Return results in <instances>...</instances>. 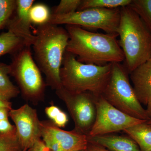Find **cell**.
<instances>
[{"label":"cell","instance_id":"obj_1","mask_svg":"<svg viewBox=\"0 0 151 151\" xmlns=\"http://www.w3.org/2000/svg\"><path fill=\"white\" fill-rule=\"evenodd\" d=\"M65 27L69 37L66 51L79 62L102 66L124 61L118 35L93 32L77 26L66 25Z\"/></svg>","mask_w":151,"mask_h":151},{"label":"cell","instance_id":"obj_2","mask_svg":"<svg viewBox=\"0 0 151 151\" xmlns=\"http://www.w3.org/2000/svg\"><path fill=\"white\" fill-rule=\"evenodd\" d=\"M32 45L35 60L46 77L47 86L55 90L62 87L60 73L69 35L65 29L47 23L37 26Z\"/></svg>","mask_w":151,"mask_h":151},{"label":"cell","instance_id":"obj_3","mask_svg":"<svg viewBox=\"0 0 151 151\" xmlns=\"http://www.w3.org/2000/svg\"><path fill=\"white\" fill-rule=\"evenodd\" d=\"M118 34L129 74L151 58V32L137 14L129 6L120 8Z\"/></svg>","mask_w":151,"mask_h":151},{"label":"cell","instance_id":"obj_4","mask_svg":"<svg viewBox=\"0 0 151 151\" xmlns=\"http://www.w3.org/2000/svg\"><path fill=\"white\" fill-rule=\"evenodd\" d=\"M112 68V63L101 66L82 63L65 51L60 73L62 86L71 92L102 95L110 80Z\"/></svg>","mask_w":151,"mask_h":151},{"label":"cell","instance_id":"obj_5","mask_svg":"<svg viewBox=\"0 0 151 151\" xmlns=\"http://www.w3.org/2000/svg\"><path fill=\"white\" fill-rule=\"evenodd\" d=\"M129 72L121 63H112L110 80L102 96L114 107L129 116L140 120L150 118L130 83Z\"/></svg>","mask_w":151,"mask_h":151},{"label":"cell","instance_id":"obj_6","mask_svg":"<svg viewBox=\"0 0 151 151\" xmlns=\"http://www.w3.org/2000/svg\"><path fill=\"white\" fill-rule=\"evenodd\" d=\"M12 55L10 75L15 79L23 97L34 104L42 101L47 85L33 58L31 47L25 46Z\"/></svg>","mask_w":151,"mask_h":151},{"label":"cell","instance_id":"obj_7","mask_svg":"<svg viewBox=\"0 0 151 151\" xmlns=\"http://www.w3.org/2000/svg\"><path fill=\"white\" fill-rule=\"evenodd\" d=\"M120 8H92L63 15H52L49 23L77 26L93 30L101 29L105 33L118 35Z\"/></svg>","mask_w":151,"mask_h":151},{"label":"cell","instance_id":"obj_8","mask_svg":"<svg viewBox=\"0 0 151 151\" xmlns=\"http://www.w3.org/2000/svg\"><path fill=\"white\" fill-rule=\"evenodd\" d=\"M55 93L66 105L75 124L74 130L87 136L96 119V96L89 92H70L63 87Z\"/></svg>","mask_w":151,"mask_h":151},{"label":"cell","instance_id":"obj_9","mask_svg":"<svg viewBox=\"0 0 151 151\" xmlns=\"http://www.w3.org/2000/svg\"><path fill=\"white\" fill-rule=\"evenodd\" d=\"M95 104L96 119L87 136L109 134L124 131L130 127L147 122L123 113L108 103L101 95L95 97Z\"/></svg>","mask_w":151,"mask_h":151},{"label":"cell","instance_id":"obj_10","mask_svg":"<svg viewBox=\"0 0 151 151\" xmlns=\"http://www.w3.org/2000/svg\"><path fill=\"white\" fill-rule=\"evenodd\" d=\"M9 116L15 125L17 136L22 149L29 150L41 137L40 122L36 110L26 104L18 109H12Z\"/></svg>","mask_w":151,"mask_h":151},{"label":"cell","instance_id":"obj_11","mask_svg":"<svg viewBox=\"0 0 151 151\" xmlns=\"http://www.w3.org/2000/svg\"><path fill=\"white\" fill-rule=\"evenodd\" d=\"M34 0H17L15 11L9 21L6 27L8 31L22 38L27 46L32 45L35 35L31 32V23L29 11Z\"/></svg>","mask_w":151,"mask_h":151},{"label":"cell","instance_id":"obj_12","mask_svg":"<svg viewBox=\"0 0 151 151\" xmlns=\"http://www.w3.org/2000/svg\"><path fill=\"white\" fill-rule=\"evenodd\" d=\"M40 127L55 139L61 147L62 151L86 150L89 142L87 135L73 129L64 131L57 127L51 121H42Z\"/></svg>","mask_w":151,"mask_h":151},{"label":"cell","instance_id":"obj_13","mask_svg":"<svg viewBox=\"0 0 151 151\" xmlns=\"http://www.w3.org/2000/svg\"><path fill=\"white\" fill-rule=\"evenodd\" d=\"M130 78L138 100L147 105L151 101V58L130 73Z\"/></svg>","mask_w":151,"mask_h":151},{"label":"cell","instance_id":"obj_14","mask_svg":"<svg viewBox=\"0 0 151 151\" xmlns=\"http://www.w3.org/2000/svg\"><path fill=\"white\" fill-rule=\"evenodd\" d=\"M87 139L89 143L111 151H141L137 143L129 137L106 134L87 136Z\"/></svg>","mask_w":151,"mask_h":151},{"label":"cell","instance_id":"obj_15","mask_svg":"<svg viewBox=\"0 0 151 151\" xmlns=\"http://www.w3.org/2000/svg\"><path fill=\"white\" fill-rule=\"evenodd\" d=\"M147 122L123 131L137 143L141 151H151V127Z\"/></svg>","mask_w":151,"mask_h":151},{"label":"cell","instance_id":"obj_16","mask_svg":"<svg viewBox=\"0 0 151 151\" xmlns=\"http://www.w3.org/2000/svg\"><path fill=\"white\" fill-rule=\"evenodd\" d=\"M10 65L0 62V95L9 100L17 97L20 92L10 79Z\"/></svg>","mask_w":151,"mask_h":151},{"label":"cell","instance_id":"obj_17","mask_svg":"<svg viewBox=\"0 0 151 151\" xmlns=\"http://www.w3.org/2000/svg\"><path fill=\"white\" fill-rule=\"evenodd\" d=\"M27 46L24 41L11 32L0 35V57L7 54L12 55Z\"/></svg>","mask_w":151,"mask_h":151},{"label":"cell","instance_id":"obj_18","mask_svg":"<svg viewBox=\"0 0 151 151\" xmlns=\"http://www.w3.org/2000/svg\"><path fill=\"white\" fill-rule=\"evenodd\" d=\"M132 0H82L78 11L92 8L117 9L129 5Z\"/></svg>","mask_w":151,"mask_h":151},{"label":"cell","instance_id":"obj_19","mask_svg":"<svg viewBox=\"0 0 151 151\" xmlns=\"http://www.w3.org/2000/svg\"><path fill=\"white\" fill-rule=\"evenodd\" d=\"M51 15L50 9L45 4H35L30 9L29 16L31 23L37 26L49 23Z\"/></svg>","mask_w":151,"mask_h":151},{"label":"cell","instance_id":"obj_20","mask_svg":"<svg viewBox=\"0 0 151 151\" xmlns=\"http://www.w3.org/2000/svg\"><path fill=\"white\" fill-rule=\"evenodd\" d=\"M129 6L137 14L151 32V0H132Z\"/></svg>","mask_w":151,"mask_h":151},{"label":"cell","instance_id":"obj_21","mask_svg":"<svg viewBox=\"0 0 151 151\" xmlns=\"http://www.w3.org/2000/svg\"><path fill=\"white\" fill-rule=\"evenodd\" d=\"M16 6L17 0H0V31L6 27Z\"/></svg>","mask_w":151,"mask_h":151},{"label":"cell","instance_id":"obj_22","mask_svg":"<svg viewBox=\"0 0 151 151\" xmlns=\"http://www.w3.org/2000/svg\"><path fill=\"white\" fill-rule=\"evenodd\" d=\"M23 150L19 142L16 130L6 134H0V151H22Z\"/></svg>","mask_w":151,"mask_h":151},{"label":"cell","instance_id":"obj_23","mask_svg":"<svg viewBox=\"0 0 151 151\" xmlns=\"http://www.w3.org/2000/svg\"><path fill=\"white\" fill-rule=\"evenodd\" d=\"M82 0H61L58 5L55 7L52 15H63L73 13L78 11Z\"/></svg>","mask_w":151,"mask_h":151},{"label":"cell","instance_id":"obj_24","mask_svg":"<svg viewBox=\"0 0 151 151\" xmlns=\"http://www.w3.org/2000/svg\"><path fill=\"white\" fill-rule=\"evenodd\" d=\"M45 112L47 116L57 127H64L68 122V118L65 112L54 105L46 107Z\"/></svg>","mask_w":151,"mask_h":151},{"label":"cell","instance_id":"obj_25","mask_svg":"<svg viewBox=\"0 0 151 151\" xmlns=\"http://www.w3.org/2000/svg\"><path fill=\"white\" fill-rule=\"evenodd\" d=\"M41 137L47 147L52 151H62L61 147L52 136L48 132L41 128Z\"/></svg>","mask_w":151,"mask_h":151},{"label":"cell","instance_id":"obj_26","mask_svg":"<svg viewBox=\"0 0 151 151\" xmlns=\"http://www.w3.org/2000/svg\"><path fill=\"white\" fill-rule=\"evenodd\" d=\"M16 130L15 126L11 124L8 119L0 121V134H9Z\"/></svg>","mask_w":151,"mask_h":151},{"label":"cell","instance_id":"obj_27","mask_svg":"<svg viewBox=\"0 0 151 151\" xmlns=\"http://www.w3.org/2000/svg\"><path fill=\"white\" fill-rule=\"evenodd\" d=\"M29 151H52L47 147L43 140L40 139L36 141L32 147L28 150Z\"/></svg>","mask_w":151,"mask_h":151},{"label":"cell","instance_id":"obj_28","mask_svg":"<svg viewBox=\"0 0 151 151\" xmlns=\"http://www.w3.org/2000/svg\"><path fill=\"white\" fill-rule=\"evenodd\" d=\"M0 108H5L12 110V103L10 100H8L0 95Z\"/></svg>","mask_w":151,"mask_h":151},{"label":"cell","instance_id":"obj_29","mask_svg":"<svg viewBox=\"0 0 151 151\" xmlns=\"http://www.w3.org/2000/svg\"><path fill=\"white\" fill-rule=\"evenodd\" d=\"M85 151H110L103 148V147L89 143L88 147Z\"/></svg>","mask_w":151,"mask_h":151},{"label":"cell","instance_id":"obj_30","mask_svg":"<svg viewBox=\"0 0 151 151\" xmlns=\"http://www.w3.org/2000/svg\"><path fill=\"white\" fill-rule=\"evenodd\" d=\"M11 110L5 108H0V121L8 119L9 113Z\"/></svg>","mask_w":151,"mask_h":151},{"label":"cell","instance_id":"obj_31","mask_svg":"<svg viewBox=\"0 0 151 151\" xmlns=\"http://www.w3.org/2000/svg\"><path fill=\"white\" fill-rule=\"evenodd\" d=\"M146 110L148 116L150 119H151V101L147 105Z\"/></svg>","mask_w":151,"mask_h":151},{"label":"cell","instance_id":"obj_32","mask_svg":"<svg viewBox=\"0 0 151 151\" xmlns=\"http://www.w3.org/2000/svg\"><path fill=\"white\" fill-rule=\"evenodd\" d=\"M147 123L151 127V119H150L148 121H147Z\"/></svg>","mask_w":151,"mask_h":151},{"label":"cell","instance_id":"obj_33","mask_svg":"<svg viewBox=\"0 0 151 151\" xmlns=\"http://www.w3.org/2000/svg\"><path fill=\"white\" fill-rule=\"evenodd\" d=\"M22 151H29L28 150H22Z\"/></svg>","mask_w":151,"mask_h":151},{"label":"cell","instance_id":"obj_34","mask_svg":"<svg viewBox=\"0 0 151 151\" xmlns=\"http://www.w3.org/2000/svg\"></svg>","mask_w":151,"mask_h":151}]
</instances>
